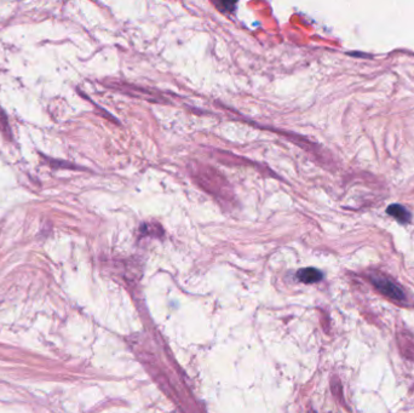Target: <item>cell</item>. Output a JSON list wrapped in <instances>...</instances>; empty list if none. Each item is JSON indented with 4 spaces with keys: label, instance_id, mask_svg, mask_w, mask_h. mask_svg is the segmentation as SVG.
<instances>
[{
    "label": "cell",
    "instance_id": "8992f818",
    "mask_svg": "<svg viewBox=\"0 0 414 413\" xmlns=\"http://www.w3.org/2000/svg\"><path fill=\"white\" fill-rule=\"evenodd\" d=\"M0 130H2V132L5 135V137L8 138V140H11V131H10L8 118H6V115L3 113V112L2 117H0Z\"/></svg>",
    "mask_w": 414,
    "mask_h": 413
},
{
    "label": "cell",
    "instance_id": "6da1fadb",
    "mask_svg": "<svg viewBox=\"0 0 414 413\" xmlns=\"http://www.w3.org/2000/svg\"><path fill=\"white\" fill-rule=\"evenodd\" d=\"M369 279L371 282L373 284V286L383 296L387 297V298L391 300H395V302H405L406 300L405 291L401 289L395 281H393L390 277L383 275V274L374 273L372 275H369Z\"/></svg>",
    "mask_w": 414,
    "mask_h": 413
},
{
    "label": "cell",
    "instance_id": "5b68a950",
    "mask_svg": "<svg viewBox=\"0 0 414 413\" xmlns=\"http://www.w3.org/2000/svg\"><path fill=\"white\" fill-rule=\"evenodd\" d=\"M214 6L222 12H233L236 8V3L234 2H220L214 3Z\"/></svg>",
    "mask_w": 414,
    "mask_h": 413
},
{
    "label": "cell",
    "instance_id": "277c9868",
    "mask_svg": "<svg viewBox=\"0 0 414 413\" xmlns=\"http://www.w3.org/2000/svg\"><path fill=\"white\" fill-rule=\"evenodd\" d=\"M297 277L304 284H314L322 280L323 274L316 268H304L297 273Z\"/></svg>",
    "mask_w": 414,
    "mask_h": 413
},
{
    "label": "cell",
    "instance_id": "7a4b0ae2",
    "mask_svg": "<svg viewBox=\"0 0 414 413\" xmlns=\"http://www.w3.org/2000/svg\"><path fill=\"white\" fill-rule=\"evenodd\" d=\"M401 354L406 359L414 361V336L408 331H402L397 336Z\"/></svg>",
    "mask_w": 414,
    "mask_h": 413
},
{
    "label": "cell",
    "instance_id": "3957f363",
    "mask_svg": "<svg viewBox=\"0 0 414 413\" xmlns=\"http://www.w3.org/2000/svg\"><path fill=\"white\" fill-rule=\"evenodd\" d=\"M386 213L395 218L401 224H408L412 222V213L400 204H391L386 207Z\"/></svg>",
    "mask_w": 414,
    "mask_h": 413
}]
</instances>
